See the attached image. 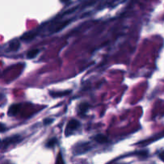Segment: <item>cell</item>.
I'll return each mask as SVG.
<instances>
[{"label":"cell","mask_w":164,"mask_h":164,"mask_svg":"<svg viewBox=\"0 0 164 164\" xmlns=\"http://www.w3.org/2000/svg\"><path fill=\"white\" fill-rule=\"evenodd\" d=\"M80 125L81 124L80 122H79V121L76 120V119H71V120L69 121L67 125V127H66V135H70L73 132L78 130V128L80 127Z\"/></svg>","instance_id":"cell-2"},{"label":"cell","mask_w":164,"mask_h":164,"mask_svg":"<svg viewBox=\"0 0 164 164\" xmlns=\"http://www.w3.org/2000/svg\"><path fill=\"white\" fill-rule=\"evenodd\" d=\"M70 91H57V92H50V95L53 97H61L63 95H67L70 93Z\"/></svg>","instance_id":"cell-8"},{"label":"cell","mask_w":164,"mask_h":164,"mask_svg":"<svg viewBox=\"0 0 164 164\" xmlns=\"http://www.w3.org/2000/svg\"><path fill=\"white\" fill-rule=\"evenodd\" d=\"M53 121H54L53 118H46V119H44L43 123L45 124V125H48V124L51 123Z\"/></svg>","instance_id":"cell-12"},{"label":"cell","mask_w":164,"mask_h":164,"mask_svg":"<svg viewBox=\"0 0 164 164\" xmlns=\"http://www.w3.org/2000/svg\"><path fill=\"white\" fill-rule=\"evenodd\" d=\"M6 130L7 128L6 126H5V125H4L3 123H1V122H0V132H3Z\"/></svg>","instance_id":"cell-13"},{"label":"cell","mask_w":164,"mask_h":164,"mask_svg":"<svg viewBox=\"0 0 164 164\" xmlns=\"http://www.w3.org/2000/svg\"><path fill=\"white\" fill-rule=\"evenodd\" d=\"M95 140L97 143H102V144H103V143H107V141H108V138H107L106 135H104L99 134V135L95 136Z\"/></svg>","instance_id":"cell-4"},{"label":"cell","mask_w":164,"mask_h":164,"mask_svg":"<svg viewBox=\"0 0 164 164\" xmlns=\"http://www.w3.org/2000/svg\"><path fill=\"white\" fill-rule=\"evenodd\" d=\"M4 98H5V97H4V95H2V94H1V93H0V102L2 101V99H4Z\"/></svg>","instance_id":"cell-15"},{"label":"cell","mask_w":164,"mask_h":164,"mask_svg":"<svg viewBox=\"0 0 164 164\" xmlns=\"http://www.w3.org/2000/svg\"><path fill=\"white\" fill-rule=\"evenodd\" d=\"M69 0H61V2H68Z\"/></svg>","instance_id":"cell-16"},{"label":"cell","mask_w":164,"mask_h":164,"mask_svg":"<svg viewBox=\"0 0 164 164\" xmlns=\"http://www.w3.org/2000/svg\"><path fill=\"white\" fill-rule=\"evenodd\" d=\"M56 143H57V140H56L55 138H54V139L50 140L47 143L46 147H49V148H51V147H55V145L56 144Z\"/></svg>","instance_id":"cell-10"},{"label":"cell","mask_w":164,"mask_h":164,"mask_svg":"<svg viewBox=\"0 0 164 164\" xmlns=\"http://www.w3.org/2000/svg\"><path fill=\"white\" fill-rule=\"evenodd\" d=\"M22 140H23V137L19 135H16L5 138L3 140H0V149H2V150L7 149L9 146L20 143Z\"/></svg>","instance_id":"cell-1"},{"label":"cell","mask_w":164,"mask_h":164,"mask_svg":"<svg viewBox=\"0 0 164 164\" xmlns=\"http://www.w3.org/2000/svg\"><path fill=\"white\" fill-rule=\"evenodd\" d=\"M19 110H20V104H14V105L11 106V107L8 110V115L15 116L17 115Z\"/></svg>","instance_id":"cell-3"},{"label":"cell","mask_w":164,"mask_h":164,"mask_svg":"<svg viewBox=\"0 0 164 164\" xmlns=\"http://www.w3.org/2000/svg\"><path fill=\"white\" fill-rule=\"evenodd\" d=\"M34 38V34H33V33H31V32H29V33H27V34H23V36H22L21 39H23V40H25V41H29V40L33 39Z\"/></svg>","instance_id":"cell-9"},{"label":"cell","mask_w":164,"mask_h":164,"mask_svg":"<svg viewBox=\"0 0 164 164\" xmlns=\"http://www.w3.org/2000/svg\"><path fill=\"white\" fill-rule=\"evenodd\" d=\"M88 109H89V104L86 103H82L78 106V110L79 114H85Z\"/></svg>","instance_id":"cell-5"},{"label":"cell","mask_w":164,"mask_h":164,"mask_svg":"<svg viewBox=\"0 0 164 164\" xmlns=\"http://www.w3.org/2000/svg\"><path fill=\"white\" fill-rule=\"evenodd\" d=\"M158 157H159V158H160V159L162 161V162H164V151H162L161 153H159V155H158Z\"/></svg>","instance_id":"cell-14"},{"label":"cell","mask_w":164,"mask_h":164,"mask_svg":"<svg viewBox=\"0 0 164 164\" xmlns=\"http://www.w3.org/2000/svg\"><path fill=\"white\" fill-rule=\"evenodd\" d=\"M70 21H66V22H64V23H63V24H61V25H59V27H57L55 28V31H60V30H61L62 28H63V27H65L66 26H67V25H68V23Z\"/></svg>","instance_id":"cell-11"},{"label":"cell","mask_w":164,"mask_h":164,"mask_svg":"<svg viewBox=\"0 0 164 164\" xmlns=\"http://www.w3.org/2000/svg\"><path fill=\"white\" fill-rule=\"evenodd\" d=\"M19 47H20V42L18 40H14L10 43V49L14 51H18Z\"/></svg>","instance_id":"cell-7"},{"label":"cell","mask_w":164,"mask_h":164,"mask_svg":"<svg viewBox=\"0 0 164 164\" xmlns=\"http://www.w3.org/2000/svg\"><path fill=\"white\" fill-rule=\"evenodd\" d=\"M39 52H40V51L38 49L31 50V51L27 52V57L28 58V59H34V58H35L37 55H38V54L39 53Z\"/></svg>","instance_id":"cell-6"}]
</instances>
